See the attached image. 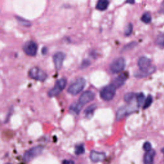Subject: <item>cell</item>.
Returning a JSON list of instances; mask_svg holds the SVG:
<instances>
[{
    "instance_id": "4dcf8cb0",
    "label": "cell",
    "mask_w": 164,
    "mask_h": 164,
    "mask_svg": "<svg viewBox=\"0 0 164 164\" xmlns=\"http://www.w3.org/2000/svg\"><path fill=\"white\" fill-rule=\"evenodd\" d=\"M126 3L129 4H134L135 3V0H127Z\"/></svg>"
},
{
    "instance_id": "8fae6325",
    "label": "cell",
    "mask_w": 164,
    "mask_h": 164,
    "mask_svg": "<svg viewBox=\"0 0 164 164\" xmlns=\"http://www.w3.org/2000/svg\"><path fill=\"white\" fill-rule=\"evenodd\" d=\"M106 158L105 153L102 152H98L96 151H92L90 154V158L92 162H99L104 160Z\"/></svg>"
},
{
    "instance_id": "603a6c76",
    "label": "cell",
    "mask_w": 164,
    "mask_h": 164,
    "mask_svg": "<svg viewBox=\"0 0 164 164\" xmlns=\"http://www.w3.org/2000/svg\"><path fill=\"white\" fill-rule=\"evenodd\" d=\"M135 94L133 93H127L124 95V100L126 101L127 103H129L134 99V98L135 97Z\"/></svg>"
},
{
    "instance_id": "f546056e",
    "label": "cell",
    "mask_w": 164,
    "mask_h": 164,
    "mask_svg": "<svg viewBox=\"0 0 164 164\" xmlns=\"http://www.w3.org/2000/svg\"><path fill=\"white\" fill-rule=\"evenodd\" d=\"M159 12H160V13L164 14V1L163 2V3L162 4L161 7L160 8V11H159Z\"/></svg>"
},
{
    "instance_id": "4fadbf2b",
    "label": "cell",
    "mask_w": 164,
    "mask_h": 164,
    "mask_svg": "<svg viewBox=\"0 0 164 164\" xmlns=\"http://www.w3.org/2000/svg\"><path fill=\"white\" fill-rule=\"evenodd\" d=\"M155 71V68L154 67H150L149 68L146 69H140V71H137V73L135 74L137 78H145L146 76H148L152 74L154 71Z\"/></svg>"
},
{
    "instance_id": "83f0119b",
    "label": "cell",
    "mask_w": 164,
    "mask_h": 164,
    "mask_svg": "<svg viewBox=\"0 0 164 164\" xmlns=\"http://www.w3.org/2000/svg\"><path fill=\"white\" fill-rule=\"evenodd\" d=\"M143 148L144 149V151H146V152L149 151H150L151 149V144L149 143V142H145V143H144V146H143Z\"/></svg>"
},
{
    "instance_id": "1f68e13d",
    "label": "cell",
    "mask_w": 164,
    "mask_h": 164,
    "mask_svg": "<svg viewBox=\"0 0 164 164\" xmlns=\"http://www.w3.org/2000/svg\"><path fill=\"white\" fill-rule=\"evenodd\" d=\"M62 163H73L74 162L72 161V160H64V161L62 162Z\"/></svg>"
},
{
    "instance_id": "2e32d148",
    "label": "cell",
    "mask_w": 164,
    "mask_h": 164,
    "mask_svg": "<svg viewBox=\"0 0 164 164\" xmlns=\"http://www.w3.org/2000/svg\"><path fill=\"white\" fill-rule=\"evenodd\" d=\"M109 5L108 0H98V2L96 5V8L99 11H103L107 10Z\"/></svg>"
},
{
    "instance_id": "7a4b0ae2",
    "label": "cell",
    "mask_w": 164,
    "mask_h": 164,
    "mask_svg": "<svg viewBox=\"0 0 164 164\" xmlns=\"http://www.w3.org/2000/svg\"><path fill=\"white\" fill-rule=\"evenodd\" d=\"M116 87L113 84L107 85L101 90L100 97L106 101H109L113 99L116 93Z\"/></svg>"
},
{
    "instance_id": "8992f818",
    "label": "cell",
    "mask_w": 164,
    "mask_h": 164,
    "mask_svg": "<svg viewBox=\"0 0 164 164\" xmlns=\"http://www.w3.org/2000/svg\"><path fill=\"white\" fill-rule=\"evenodd\" d=\"M126 66V60L123 57L118 58L112 62L110 64V68L112 73H119L123 71Z\"/></svg>"
},
{
    "instance_id": "ffe728a7",
    "label": "cell",
    "mask_w": 164,
    "mask_h": 164,
    "mask_svg": "<svg viewBox=\"0 0 164 164\" xmlns=\"http://www.w3.org/2000/svg\"><path fill=\"white\" fill-rule=\"evenodd\" d=\"M141 20L142 22L146 24H148L151 21V14L149 12H146L144 13L142 17H141Z\"/></svg>"
},
{
    "instance_id": "44dd1931",
    "label": "cell",
    "mask_w": 164,
    "mask_h": 164,
    "mask_svg": "<svg viewBox=\"0 0 164 164\" xmlns=\"http://www.w3.org/2000/svg\"><path fill=\"white\" fill-rule=\"evenodd\" d=\"M16 19H17V21L19 22V24H21V25L24 26H26V27H30L32 25V23L28 21L27 20H26V19H23L22 17H16Z\"/></svg>"
},
{
    "instance_id": "52a82bcc",
    "label": "cell",
    "mask_w": 164,
    "mask_h": 164,
    "mask_svg": "<svg viewBox=\"0 0 164 164\" xmlns=\"http://www.w3.org/2000/svg\"><path fill=\"white\" fill-rule=\"evenodd\" d=\"M23 51L25 53L31 56H34L36 55L38 50L37 44L33 41H28L26 42L23 46Z\"/></svg>"
},
{
    "instance_id": "cb8c5ba5",
    "label": "cell",
    "mask_w": 164,
    "mask_h": 164,
    "mask_svg": "<svg viewBox=\"0 0 164 164\" xmlns=\"http://www.w3.org/2000/svg\"><path fill=\"white\" fill-rule=\"evenodd\" d=\"M156 43V44L159 46L162 47H164V33L160 34L157 37Z\"/></svg>"
},
{
    "instance_id": "484cf974",
    "label": "cell",
    "mask_w": 164,
    "mask_h": 164,
    "mask_svg": "<svg viewBox=\"0 0 164 164\" xmlns=\"http://www.w3.org/2000/svg\"><path fill=\"white\" fill-rule=\"evenodd\" d=\"M133 32V25L132 24L129 23L127 25L124 30V35L126 36H129Z\"/></svg>"
},
{
    "instance_id": "30bf717a",
    "label": "cell",
    "mask_w": 164,
    "mask_h": 164,
    "mask_svg": "<svg viewBox=\"0 0 164 164\" xmlns=\"http://www.w3.org/2000/svg\"><path fill=\"white\" fill-rule=\"evenodd\" d=\"M128 78V74L127 73H123L120 74L113 81V84L116 87V88H120L122 87Z\"/></svg>"
},
{
    "instance_id": "3957f363",
    "label": "cell",
    "mask_w": 164,
    "mask_h": 164,
    "mask_svg": "<svg viewBox=\"0 0 164 164\" xmlns=\"http://www.w3.org/2000/svg\"><path fill=\"white\" fill-rule=\"evenodd\" d=\"M67 84V80L65 78H61L58 80L55 85V87L48 92V96L50 98L55 97L60 94L63 90Z\"/></svg>"
},
{
    "instance_id": "9c48e42d",
    "label": "cell",
    "mask_w": 164,
    "mask_h": 164,
    "mask_svg": "<svg viewBox=\"0 0 164 164\" xmlns=\"http://www.w3.org/2000/svg\"><path fill=\"white\" fill-rule=\"evenodd\" d=\"M65 58V54L61 51L56 53L53 55V63L56 70H60L62 68Z\"/></svg>"
},
{
    "instance_id": "ac0fdd59",
    "label": "cell",
    "mask_w": 164,
    "mask_h": 164,
    "mask_svg": "<svg viewBox=\"0 0 164 164\" xmlns=\"http://www.w3.org/2000/svg\"><path fill=\"white\" fill-rule=\"evenodd\" d=\"M96 108H97V105L95 104H93L87 107V108H86V110H85L84 114L85 117L87 118H90L92 116H93L94 111L96 110Z\"/></svg>"
},
{
    "instance_id": "d4e9b609",
    "label": "cell",
    "mask_w": 164,
    "mask_h": 164,
    "mask_svg": "<svg viewBox=\"0 0 164 164\" xmlns=\"http://www.w3.org/2000/svg\"><path fill=\"white\" fill-rule=\"evenodd\" d=\"M152 102H153L152 96H147V98L145 100V102H144V104L143 105V108L146 109V108H149L151 106V105L152 104Z\"/></svg>"
},
{
    "instance_id": "9a60e30c",
    "label": "cell",
    "mask_w": 164,
    "mask_h": 164,
    "mask_svg": "<svg viewBox=\"0 0 164 164\" xmlns=\"http://www.w3.org/2000/svg\"><path fill=\"white\" fill-rule=\"evenodd\" d=\"M155 156V151L151 149L150 151H147L144 158V162L146 164L152 163L153 162L154 157Z\"/></svg>"
},
{
    "instance_id": "f1b7e54d",
    "label": "cell",
    "mask_w": 164,
    "mask_h": 164,
    "mask_svg": "<svg viewBox=\"0 0 164 164\" xmlns=\"http://www.w3.org/2000/svg\"><path fill=\"white\" fill-rule=\"evenodd\" d=\"M90 65V62L88 60H85L82 62L81 65V68L82 69L86 68V67H87Z\"/></svg>"
},
{
    "instance_id": "e0dca14e",
    "label": "cell",
    "mask_w": 164,
    "mask_h": 164,
    "mask_svg": "<svg viewBox=\"0 0 164 164\" xmlns=\"http://www.w3.org/2000/svg\"><path fill=\"white\" fill-rule=\"evenodd\" d=\"M83 107L84 106L78 101V102H76L73 103V105H71L69 108V110L71 112H73V114L78 115L80 112V111Z\"/></svg>"
},
{
    "instance_id": "5b68a950",
    "label": "cell",
    "mask_w": 164,
    "mask_h": 164,
    "mask_svg": "<svg viewBox=\"0 0 164 164\" xmlns=\"http://www.w3.org/2000/svg\"><path fill=\"white\" fill-rule=\"evenodd\" d=\"M28 75L32 79L41 81H45L47 77V74L44 71L37 67H34L30 69L28 72Z\"/></svg>"
},
{
    "instance_id": "4316f807",
    "label": "cell",
    "mask_w": 164,
    "mask_h": 164,
    "mask_svg": "<svg viewBox=\"0 0 164 164\" xmlns=\"http://www.w3.org/2000/svg\"><path fill=\"white\" fill-rule=\"evenodd\" d=\"M137 45V43L136 42H132L131 43H129V44H127L124 47V48L123 49V51H128V50H132L133 49V47H135V46Z\"/></svg>"
},
{
    "instance_id": "277c9868",
    "label": "cell",
    "mask_w": 164,
    "mask_h": 164,
    "mask_svg": "<svg viewBox=\"0 0 164 164\" xmlns=\"http://www.w3.org/2000/svg\"><path fill=\"white\" fill-rule=\"evenodd\" d=\"M44 150V147L42 146H37L29 149L24 154L23 160L25 162H30L33 158L40 155Z\"/></svg>"
},
{
    "instance_id": "5bb4252c",
    "label": "cell",
    "mask_w": 164,
    "mask_h": 164,
    "mask_svg": "<svg viewBox=\"0 0 164 164\" xmlns=\"http://www.w3.org/2000/svg\"><path fill=\"white\" fill-rule=\"evenodd\" d=\"M129 108L128 107H123L121 108H120L117 112L116 114V119L117 120H119L120 119H122L123 117L129 114Z\"/></svg>"
},
{
    "instance_id": "d6986e66",
    "label": "cell",
    "mask_w": 164,
    "mask_h": 164,
    "mask_svg": "<svg viewBox=\"0 0 164 164\" xmlns=\"http://www.w3.org/2000/svg\"><path fill=\"white\" fill-rule=\"evenodd\" d=\"M75 154L77 155H80L84 154L85 152V147L84 145L83 144H78V145L76 146L75 147V150H74Z\"/></svg>"
},
{
    "instance_id": "6da1fadb",
    "label": "cell",
    "mask_w": 164,
    "mask_h": 164,
    "mask_svg": "<svg viewBox=\"0 0 164 164\" xmlns=\"http://www.w3.org/2000/svg\"><path fill=\"white\" fill-rule=\"evenodd\" d=\"M86 80L84 78H79L69 87L67 92L71 95L76 96L84 90Z\"/></svg>"
},
{
    "instance_id": "ba28073f",
    "label": "cell",
    "mask_w": 164,
    "mask_h": 164,
    "mask_svg": "<svg viewBox=\"0 0 164 164\" xmlns=\"http://www.w3.org/2000/svg\"><path fill=\"white\" fill-rule=\"evenodd\" d=\"M95 97H96V95L93 91H90V90L85 91L80 96L78 102L80 103L83 106H84L87 103H88L90 102V101H93L95 99Z\"/></svg>"
},
{
    "instance_id": "d6a6232c",
    "label": "cell",
    "mask_w": 164,
    "mask_h": 164,
    "mask_svg": "<svg viewBox=\"0 0 164 164\" xmlns=\"http://www.w3.org/2000/svg\"><path fill=\"white\" fill-rule=\"evenodd\" d=\"M46 48V47H43V49H42V53L44 54V55H45L46 53H47V51H45Z\"/></svg>"
},
{
    "instance_id": "7402d4cb",
    "label": "cell",
    "mask_w": 164,
    "mask_h": 164,
    "mask_svg": "<svg viewBox=\"0 0 164 164\" xmlns=\"http://www.w3.org/2000/svg\"><path fill=\"white\" fill-rule=\"evenodd\" d=\"M144 99H145V96L143 93H140L137 95V102L138 107H140L143 104Z\"/></svg>"
},
{
    "instance_id": "7c38bea8",
    "label": "cell",
    "mask_w": 164,
    "mask_h": 164,
    "mask_svg": "<svg viewBox=\"0 0 164 164\" xmlns=\"http://www.w3.org/2000/svg\"><path fill=\"white\" fill-rule=\"evenodd\" d=\"M151 61L146 56H142L138 61V65L140 69H146L151 67Z\"/></svg>"
}]
</instances>
